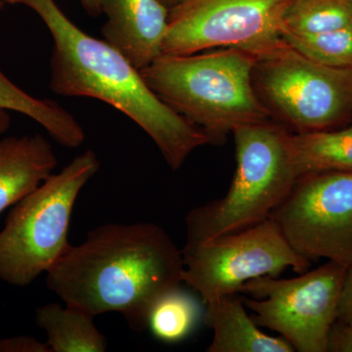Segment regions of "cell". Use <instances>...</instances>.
<instances>
[{"mask_svg": "<svg viewBox=\"0 0 352 352\" xmlns=\"http://www.w3.org/2000/svg\"><path fill=\"white\" fill-rule=\"evenodd\" d=\"M256 58L236 48L191 55L162 54L141 69L150 89L221 144L238 127L271 120L252 80Z\"/></svg>", "mask_w": 352, "mask_h": 352, "instance_id": "obj_3", "label": "cell"}, {"mask_svg": "<svg viewBox=\"0 0 352 352\" xmlns=\"http://www.w3.org/2000/svg\"><path fill=\"white\" fill-rule=\"evenodd\" d=\"M201 317L195 296L178 287L164 294L153 305L147 329L157 340L175 344L189 337Z\"/></svg>", "mask_w": 352, "mask_h": 352, "instance_id": "obj_17", "label": "cell"}, {"mask_svg": "<svg viewBox=\"0 0 352 352\" xmlns=\"http://www.w3.org/2000/svg\"><path fill=\"white\" fill-rule=\"evenodd\" d=\"M32 9L53 39L50 89L88 97L117 109L152 138L173 170L210 140L198 127L164 103L140 72L106 41L92 38L67 17L54 0H1Z\"/></svg>", "mask_w": 352, "mask_h": 352, "instance_id": "obj_2", "label": "cell"}, {"mask_svg": "<svg viewBox=\"0 0 352 352\" xmlns=\"http://www.w3.org/2000/svg\"><path fill=\"white\" fill-rule=\"evenodd\" d=\"M205 323L214 331L208 352H294L283 338L272 337L259 330L248 314L243 298L235 295L207 303Z\"/></svg>", "mask_w": 352, "mask_h": 352, "instance_id": "obj_13", "label": "cell"}, {"mask_svg": "<svg viewBox=\"0 0 352 352\" xmlns=\"http://www.w3.org/2000/svg\"><path fill=\"white\" fill-rule=\"evenodd\" d=\"M104 38L138 71L163 54L170 9L160 0H98Z\"/></svg>", "mask_w": 352, "mask_h": 352, "instance_id": "obj_11", "label": "cell"}, {"mask_svg": "<svg viewBox=\"0 0 352 352\" xmlns=\"http://www.w3.org/2000/svg\"><path fill=\"white\" fill-rule=\"evenodd\" d=\"M0 352H50L46 342L32 337L0 340Z\"/></svg>", "mask_w": 352, "mask_h": 352, "instance_id": "obj_20", "label": "cell"}, {"mask_svg": "<svg viewBox=\"0 0 352 352\" xmlns=\"http://www.w3.org/2000/svg\"><path fill=\"white\" fill-rule=\"evenodd\" d=\"M94 316L78 308L50 303L36 309V322L47 335L50 352H104L107 340Z\"/></svg>", "mask_w": 352, "mask_h": 352, "instance_id": "obj_14", "label": "cell"}, {"mask_svg": "<svg viewBox=\"0 0 352 352\" xmlns=\"http://www.w3.org/2000/svg\"><path fill=\"white\" fill-rule=\"evenodd\" d=\"M160 1H161L164 6L168 7V9H170L171 7H173L175 6V4H177L180 0H160Z\"/></svg>", "mask_w": 352, "mask_h": 352, "instance_id": "obj_25", "label": "cell"}, {"mask_svg": "<svg viewBox=\"0 0 352 352\" xmlns=\"http://www.w3.org/2000/svg\"><path fill=\"white\" fill-rule=\"evenodd\" d=\"M252 80L271 120L294 134L352 122V69L317 63L284 43L256 59Z\"/></svg>", "mask_w": 352, "mask_h": 352, "instance_id": "obj_6", "label": "cell"}, {"mask_svg": "<svg viewBox=\"0 0 352 352\" xmlns=\"http://www.w3.org/2000/svg\"><path fill=\"white\" fill-rule=\"evenodd\" d=\"M182 250L157 224L109 223L71 245L46 272L48 288L91 316L118 312L138 332L161 296L182 282Z\"/></svg>", "mask_w": 352, "mask_h": 352, "instance_id": "obj_1", "label": "cell"}, {"mask_svg": "<svg viewBox=\"0 0 352 352\" xmlns=\"http://www.w3.org/2000/svg\"><path fill=\"white\" fill-rule=\"evenodd\" d=\"M58 160L39 134L0 140V214L47 179Z\"/></svg>", "mask_w": 352, "mask_h": 352, "instance_id": "obj_12", "label": "cell"}, {"mask_svg": "<svg viewBox=\"0 0 352 352\" xmlns=\"http://www.w3.org/2000/svg\"><path fill=\"white\" fill-rule=\"evenodd\" d=\"M85 11L92 17H98L101 14L98 0H80Z\"/></svg>", "mask_w": 352, "mask_h": 352, "instance_id": "obj_23", "label": "cell"}, {"mask_svg": "<svg viewBox=\"0 0 352 352\" xmlns=\"http://www.w3.org/2000/svg\"><path fill=\"white\" fill-rule=\"evenodd\" d=\"M300 175L315 171L352 173V122L344 127L292 134Z\"/></svg>", "mask_w": 352, "mask_h": 352, "instance_id": "obj_16", "label": "cell"}, {"mask_svg": "<svg viewBox=\"0 0 352 352\" xmlns=\"http://www.w3.org/2000/svg\"><path fill=\"white\" fill-rule=\"evenodd\" d=\"M338 321L352 326V263L347 266L340 294Z\"/></svg>", "mask_w": 352, "mask_h": 352, "instance_id": "obj_22", "label": "cell"}, {"mask_svg": "<svg viewBox=\"0 0 352 352\" xmlns=\"http://www.w3.org/2000/svg\"><path fill=\"white\" fill-rule=\"evenodd\" d=\"M10 126L9 111L0 109V134L4 133Z\"/></svg>", "mask_w": 352, "mask_h": 352, "instance_id": "obj_24", "label": "cell"}, {"mask_svg": "<svg viewBox=\"0 0 352 352\" xmlns=\"http://www.w3.org/2000/svg\"><path fill=\"white\" fill-rule=\"evenodd\" d=\"M0 1H1V0H0Z\"/></svg>", "mask_w": 352, "mask_h": 352, "instance_id": "obj_26", "label": "cell"}, {"mask_svg": "<svg viewBox=\"0 0 352 352\" xmlns=\"http://www.w3.org/2000/svg\"><path fill=\"white\" fill-rule=\"evenodd\" d=\"M352 23V0H292L285 13L283 32L315 34Z\"/></svg>", "mask_w": 352, "mask_h": 352, "instance_id": "obj_18", "label": "cell"}, {"mask_svg": "<svg viewBox=\"0 0 352 352\" xmlns=\"http://www.w3.org/2000/svg\"><path fill=\"white\" fill-rule=\"evenodd\" d=\"M232 134L237 168L230 188L223 198L187 214L184 248L270 219L300 176L294 156L293 133L279 122L268 120L247 124Z\"/></svg>", "mask_w": 352, "mask_h": 352, "instance_id": "obj_4", "label": "cell"}, {"mask_svg": "<svg viewBox=\"0 0 352 352\" xmlns=\"http://www.w3.org/2000/svg\"><path fill=\"white\" fill-rule=\"evenodd\" d=\"M270 219L302 258L347 267L352 263V173H303Z\"/></svg>", "mask_w": 352, "mask_h": 352, "instance_id": "obj_10", "label": "cell"}, {"mask_svg": "<svg viewBox=\"0 0 352 352\" xmlns=\"http://www.w3.org/2000/svg\"><path fill=\"white\" fill-rule=\"evenodd\" d=\"M99 168L87 150L16 204L0 232V279L28 286L66 254L76 199Z\"/></svg>", "mask_w": 352, "mask_h": 352, "instance_id": "obj_5", "label": "cell"}, {"mask_svg": "<svg viewBox=\"0 0 352 352\" xmlns=\"http://www.w3.org/2000/svg\"><path fill=\"white\" fill-rule=\"evenodd\" d=\"M292 0H180L171 7L163 54L236 48L256 59L285 43Z\"/></svg>", "mask_w": 352, "mask_h": 352, "instance_id": "obj_8", "label": "cell"}, {"mask_svg": "<svg viewBox=\"0 0 352 352\" xmlns=\"http://www.w3.org/2000/svg\"><path fill=\"white\" fill-rule=\"evenodd\" d=\"M328 351L352 352V326L337 321L329 337Z\"/></svg>", "mask_w": 352, "mask_h": 352, "instance_id": "obj_21", "label": "cell"}, {"mask_svg": "<svg viewBox=\"0 0 352 352\" xmlns=\"http://www.w3.org/2000/svg\"><path fill=\"white\" fill-rule=\"evenodd\" d=\"M347 267L328 261L292 279L261 276L243 285L239 294L254 312L258 327L279 333L294 351L327 352L338 321L340 294Z\"/></svg>", "mask_w": 352, "mask_h": 352, "instance_id": "obj_7", "label": "cell"}, {"mask_svg": "<svg viewBox=\"0 0 352 352\" xmlns=\"http://www.w3.org/2000/svg\"><path fill=\"white\" fill-rule=\"evenodd\" d=\"M182 282L206 305L239 294L243 285L261 276L279 277L287 268L303 273L311 261L294 251L271 219L244 230L183 248Z\"/></svg>", "mask_w": 352, "mask_h": 352, "instance_id": "obj_9", "label": "cell"}, {"mask_svg": "<svg viewBox=\"0 0 352 352\" xmlns=\"http://www.w3.org/2000/svg\"><path fill=\"white\" fill-rule=\"evenodd\" d=\"M0 109L34 120L61 146L78 148L85 141L83 129L76 118L57 102L27 94L0 71Z\"/></svg>", "mask_w": 352, "mask_h": 352, "instance_id": "obj_15", "label": "cell"}, {"mask_svg": "<svg viewBox=\"0 0 352 352\" xmlns=\"http://www.w3.org/2000/svg\"><path fill=\"white\" fill-rule=\"evenodd\" d=\"M285 43L303 56L333 68L352 69V23L335 30L315 34L283 32Z\"/></svg>", "mask_w": 352, "mask_h": 352, "instance_id": "obj_19", "label": "cell"}]
</instances>
